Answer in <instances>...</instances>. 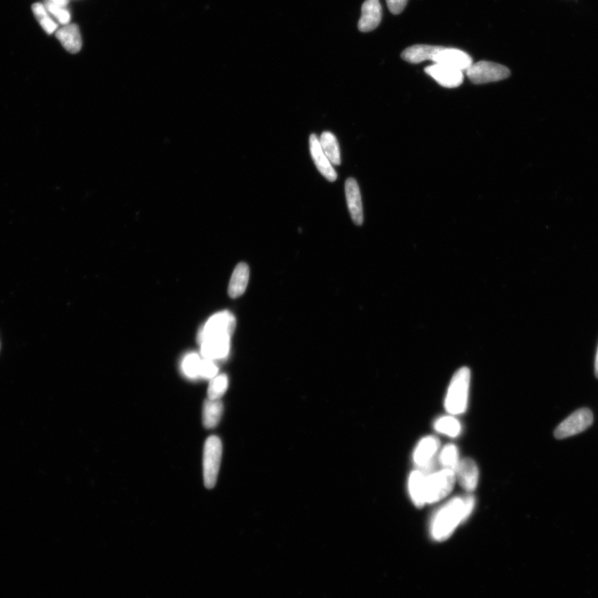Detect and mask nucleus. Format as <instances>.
<instances>
[{
	"label": "nucleus",
	"mask_w": 598,
	"mask_h": 598,
	"mask_svg": "<svg viewBox=\"0 0 598 598\" xmlns=\"http://www.w3.org/2000/svg\"><path fill=\"white\" fill-rule=\"evenodd\" d=\"M200 363H202V359L198 354H187L181 364L182 371L187 377L195 379L200 377Z\"/></svg>",
	"instance_id": "nucleus-26"
},
{
	"label": "nucleus",
	"mask_w": 598,
	"mask_h": 598,
	"mask_svg": "<svg viewBox=\"0 0 598 598\" xmlns=\"http://www.w3.org/2000/svg\"><path fill=\"white\" fill-rule=\"evenodd\" d=\"M408 0H386L387 6L393 15H400L404 11Z\"/></svg>",
	"instance_id": "nucleus-29"
},
{
	"label": "nucleus",
	"mask_w": 598,
	"mask_h": 598,
	"mask_svg": "<svg viewBox=\"0 0 598 598\" xmlns=\"http://www.w3.org/2000/svg\"><path fill=\"white\" fill-rule=\"evenodd\" d=\"M219 369L214 362V360L204 358L202 360L200 367V377L207 378V379H213L218 374Z\"/></svg>",
	"instance_id": "nucleus-28"
},
{
	"label": "nucleus",
	"mask_w": 598,
	"mask_h": 598,
	"mask_svg": "<svg viewBox=\"0 0 598 598\" xmlns=\"http://www.w3.org/2000/svg\"><path fill=\"white\" fill-rule=\"evenodd\" d=\"M204 358L218 360L226 358L230 353L231 336H217L205 338L200 343Z\"/></svg>",
	"instance_id": "nucleus-13"
},
{
	"label": "nucleus",
	"mask_w": 598,
	"mask_h": 598,
	"mask_svg": "<svg viewBox=\"0 0 598 598\" xmlns=\"http://www.w3.org/2000/svg\"><path fill=\"white\" fill-rule=\"evenodd\" d=\"M228 380L226 374L214 377L210 380L208 389V397L212 400H219L228 389Z\"/></svg>",
	"instance_id": "nucleus-25"
},
{
	"label": "nucleus",
	"mask_w": 598,
	"mask_h": 598,
	"mask_svg": "<svg viewBox=\"0 0 598 598\" xmlns=\"http://www.w3.org/2000/svg\"><path fill=\"white\" fill-rule=\"evenodd\" d=\"M322 152L333 164L339 166L341 164L340 148L335 135L329 132H324L321 135L319 139Z\"/></svg>",
	"instance_id": "nucleus-21"
},
{
	"label": "nucleus",
	"mask_w": 598,
	"mask_h": 598,
	"mask_svg": "<svg viewBox=\"0 0 598 598\" xmlns=\"http://www.w3.org/2000/svg\"><path fill=\"white\" fill-rule=\"evenodd\" d=\"M442 49L441 46H432L426 44H417L405 49L401 58L410 63H420L424 61H432L434 55Z\"/></svg>",
	"instance_id": "nucleus-17"
},
{
	"label": "nucleus",
	"mask_w": 598,
	"mask_h": 598,
	"mask_svg": "<svg viewBox=\"0 0 598 598\" xmlns=\"http://www.w3.org/2000/svg\"><path fill=\"white\" fill-rule=\"evenodd\" d=\"M224 406L221 400L207 399L203 405V425L207 429H212L217 426L221 420Z\"/></svg>",
	"instance_id": "nucleus-20"
},
{
	"label": "nucleus",
	"mask_w": 598,
	"mask_h": 598,
	"mask_svg": "<svg viewBox=\"0 0 598 598\" xmlns=\"http://www.w3.org/2000/svg\"><path fill=\"white\" fill-rule=\"evenodd\" d=\"M382 17V8L379 0H366L362 4L358 30L362 32L376 30L380 25Z\"/></svg>",
	"instance_id": "nucleus-10"
},
{
	"label": "nucleus",
	"mask_w": 598,
	"mask_h": 598,
	"mask_svg": "<svg viewBox=\"0 0 598 598\" xmlns=\"http://www.w3.org/2000/svg\"><path fill=\"white\" fill-rule=\"evenodd\" d=\"M434 428L437 432L452 438L459 437L461 432L459 420L450 415L437 419L434 423Z\"/></svg>",
	"instance_id": "nucleus-23"
},
{
	"label": "nucleus",
	"mask_w": 598,
	"mask_h": 598,
	"mask_svg": "<svg viewBox=\"0 0 598 598\" xmlns=\"http://www.w3.org/2000/svg\"><path fill=\"white\" fill-rule=\"evenodd\" d=\"M425 72L442 87L454 88L460 87L464 81V74L460 70L434 63L425 69Z\"/></svg>",
	"instance_id": "nucleus-8"
},
{
	"label": "nucleus",
	"mask_w": 598,
	"mask_h": 598,
	"mask_svg": "<svg viewBox=\"0 0 598 598\" xmlns=\"http://www.w3.org/2000/svg\"><path fill=\"white\" fill-rule=\"evenodd\" d=\"M460 461L459 452H458L457 447L453 444H448L444 447L440 456H439V463L444 467V469L456 472Z\"/></svg>",
	"instance_id": "nucleus-24"
},
{
	"label": "nucleus",
	"mask_w": 598,
	"mask_h": 598,
	"mask_svg": "<svg viewBox=\"0 0 598 598\" xmlns=\"http://www.w3.org/2000/svg\"><path fill=\"white\" fill-rule=\"evenodd\" d=\"M44 6L49 15L52 16L56 21H58L63 25H68L70 22V13L65 7L59 6V4L53 2L52 0H46Z\"/></svg>",
	"instance_id": "nucleus-27"
},
{
	"label": "nucleus",
	"mask_w": 598,
	"mask_h": 598,
	"mask_svg": "<svg viewBox=\"0 0 598 598\" xmlns=\"http://www.w3.org/2000/svg\"><path fill=\"white\" fill-rule=\"evenodd\" d=\"M37 22L49 35L58 30V23L51 17L44 4L36 3L32 7Z\"/></svg>",
	"instance_id": "nucleus-22"
},
{
	"label": "nucleus",
	"mask_w": 598,
	"mask_h": 598,
	"mask_svg": "<svg viewBox=\"0 0 598 598\" xmlns=\"http://www.w3.org/2000/svg\"><path fill=\"white\" fill-rule=\"evenodd\" d=\"M249 279V266L245 263L238 264L233 270L230 284H228V295L232 298L241 296L245 291Z\"/></svg>",
	"instance_id": "nucleus-18"
},
{
	"label": "nucleus",
	"mask_w": 598,
	"mask_h": 598,
	"mask_svg": "<svg viewBox=\"0 0 598 598\" xmlns=\"http://www.w3.org/2000/svg\"><path fill=\"white\" fill-rule=\"evenodd\" d=\"M440 448V441L434 437H427L422 439L415 447L413 460L415 465L420 467L431 463L434 459Z\"/></svg>",
	"instance_id": "nucleus-15"
},
{
	"label": "nucleus",
	"mask_w": 598,
	"mask_h": 598,
	"mask_svg": "<svg viewBox=\"0 0 598 598\" xmlns=\"http://www.w3.org/2000/svg\"><path fill=\"white\" fill-rule=\"evenodd\" d=\"M346 197L353 221L357 226L363 223V208L361 193L356 180L348 178L345 183Z\"/></svg>",
	"instance_id": "nucleus-12"
},
{
	"label": "nucleus",
	"mask_w": 598,
	"mask_h": 598,
	"mask_svg": "<svg viewBox=\"0 0 598 598\" xmlns=\"http://www.w3.org/2000/svg\"><path fill=\"white\" fill-rule=\"evenodd\" d=\"M470 385V370L463 367L453 376L448 386L445 401V408L451 415H461L468 406Z\"/></svg>",
	"instance_id": "nucleus-2"
},
{
	"label": "nucleus",
	"mask_w": 598,
	"mask_h": 598,
	"mask_svg": "<svg viewBox=\"0 0 598 598\" xmlns=\"http://www.w3.org/2000/svg\"><path fill=\"white\" fill-rule=\"evenodd\" d=\"M236 326V317L231 312L223 311L213 315L199 331L197 340L200 343L205 338L217 336H231Z\"/></svg>",
	"instance_id": "nucleus-6"
},
{
	"label": "nucleus",
	"mask_w": 598,
	"mask_h": 598,
	"mask_svg": "<svg viewBox=\"0 0 598 598\" xmlns=\"http://www.w3.org/2000/svg\"><path fill=\"white\" fill-rule=\"evenodd\" d=\"M434 63L446 65V66L466 71L472 64L473 60L468 54L456 49L444 48L434 55L433 59Z\"/></svg>",
	"instance_id": "nucleus-9"
},
{
	"label": "nucleus",
	"mask_w": 598,
	"mask_h": 598,
	"mask_svg": "<svg viewBox=\"0 0 598 598\" xmlns=\"http://www.w3.org/2000/svg\"><path fill=\"white\" fill-rule=\"evenodd\" d=\"M593 422V415L590 409L582 408L570 415L556 428L554 437L559 440L575 436L586 431Z\"/></svg>",
	"instance_id": "nucleus-7"
},
{
	"label": "nucleus",
	"mask_w": 598,
	"mask_h": 598,
	"mask_svg": "<svg viewBox=\"0 0 598 598\" xmlns=\"http://www.w3.org/2000/svg\"><path fill=\"white\" fill-rule=\"evenodd\" d=\"M595 374H596V377L598 378V348H597L596 359H595Z\"/></svg>",
	"instance_id": "nucleus-30"
},
{
	"label": "nucleus",
	"mask_w": 598,
	"mask_h": 598,
	"mask_svg": "<svg viewBox=\"0 0 598 598\" xmlns=\"http://www.w3.org/2000/svg\"><path fill=\"white\" fill-rule=\"evenodd\" d=\"M456 475L461 487L467 492H475L478 485L479 469L477 464L473 460L465 458L460 460L457 467Z\"/></svg>",
	"instance_id": "nucleus-14"
},
{
	"label": "nucleus",
	"mask_w": 598,
	"mask_h": 598,
	"mask_svg": "<svg viewBox=\"0 0 598 598\" xmlns=\"http://www.w3.org/2000/svg\"><path fill=\"white\" fill-rule=\"evenodd\" d=\"M456 480V472L448 469L427 475L425 480L427 504L437 503L446 498L454 488Z\"/></svg>",
	"instance_id": "nucleus-3"
},
{
	"label": "nucleus",
	"mask_w": 598,
	"mask_h": 598,
	"mask_svg": "<svg viewBox=\"0 0 598 598\" xmlns=\"http://www.w3.org/2000/svg\"><path fill=\"white\" fill-rule=\"evenodd\" d=\"M56 37L63 48L71 54H77L83 46L80 30L76 25L68 23L55 32Z\"/></svg>",
	"instance_id": "nucleus-16"
},
{
	"label": "nucleus",
	"mask_w": 598,
	"mask_h": 598,
	"mask_svg": "<svg viewBox=\"0 0 598 598\" xmlns=\"http://www.w3.org/2000/svg\"><path fill=\"white\" fill-rule=\"evenodd\" d=\"M222 442L217 437H209L205 441L203 456V475L205 487L213 489L216 484L222 457Z\"/></svg>",
	"instance_id": "nucleus-4"
},
{
	"label": "nucleus",
	"mask_w": 598,
	"mask_h": 598,
	"mask_svg": "<svg viewBox=\"0 0 598 598\" xmlns=\"http://www.w3.org/2000/svg\"><path fill=\"white\" fill-rule=\"evenodd\" d=\"M426 475L419 470L411 472L408 480V489L411 501L415 506L422 508L426 502V492H425V480Z\"/></svg>",
	"instance_id": "nucleus-19"
},
{
	"label": "nucleus",
	"mask_w": 598,
	"mask_h": 598,
	"mask_svg": "<svg viewBox=\"0 0 598 598\" xmlns=\"http://www.w3.org/2000/svg\"><path fill=\"white\" fill-rule=\"evenodd\" d=\"M475 506V499L468 494L448 501L437 512L431 525V535L436 541H444L451 536L456 527L468 518Z\"/></svg>",
	"instance_id": "nucleus-1"
},
{
	"label": "nucleus",
	"mask_w": 598,
	"mask_h": 598,
	"mask_svg": "<svg viewBox=\"0 0 598 598\" xmlns=\"http://www.w3.org/2000/svg\"><path fill=\"white\" fill-rule=\"evenodd\" d=\"M310 147L312 160H314L317 169L321 173L325 178L331 182H334L338 178V174L333 166V164L326 157L322 152L319 139L315 134H312L310 138Z\"/></svg>",
	"instance_id": "nucleus-11"
},
{
	"label": "nucleus",
	"mask_w": 598,
	"mask_h": 598,
	"mask_svg": "<svg viewBox=\"0 0 598 598\" xmlns=\"http://www.w3.org/2000/svg\"><path fill=\"white\" fill-rule=\"evenodd\" d=\"M466 76L475 84H484L504 80L511 76V70L504 65L480 61L466 70Z\"/></svg>",
	"instance_id": "nucleus-5"
}]
</instances>
